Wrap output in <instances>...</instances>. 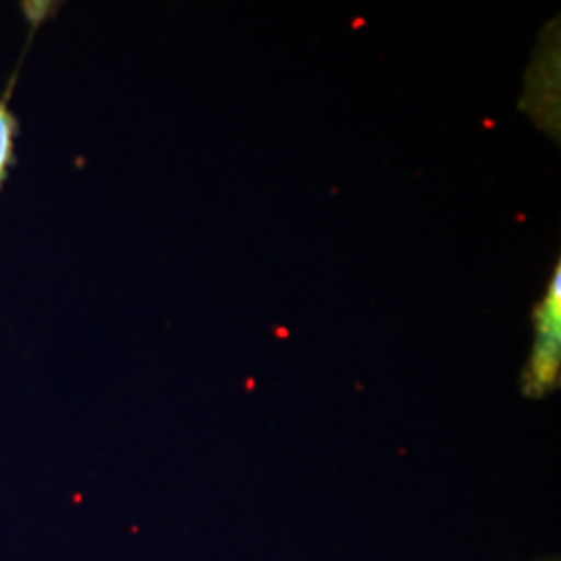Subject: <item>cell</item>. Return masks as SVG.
I'll list each match as a JSON object with an SVG mask.
<instances>
[{"mask_svg":"<svg viewBox=\"0 0 561 561\" xmlns=\"http://www.w3.org/2000/svg\"><path fill=\"white\" fill-rule=\"evenodd\" d=\"M530 561H560V558H556V556H547V558H539V560Z\"/></svg>","mask_w":561,"mask_h":561,"instance_id":"cell-3","label":"cell"},{"mask_svg":"<svg viewBox=\"0 0 561 561\" xmlns=\"http://www.w3.org/2000/svg\"><path fill=\"white\" fill-rule=\"evenodd\" d=\"M561 379V266L549 280L547 294L535 308V343L522 375L526 398L541 400L558 391Z\"/></svg>","mask_w":561,"mask_h":561,"instance_id":"cell-1","label":"cell"},{"mask_svg":"<svg viewBox=\"0 0 561 561\" xmlns=\"http://www.w3.org/2000/svg\"><path fill=\"white\" fill-rule=\"evenodd\" d=\"M18 81V73L7 83V88L0 92V190L4 181L9 178L11 169L15 167V144H18V134H20V121L15 117L11 108V96H13V85Z\"/></svg>","mask_w":561,"mask_h":561,"instance_id":"cell-2","label":"cell"}]
</instances>
